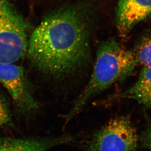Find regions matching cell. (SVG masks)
Wrapping results in <instances>:
<instances>
[{"instance_id":"2","label":"cell","mask_w":151,"mask_h":151,"mask_svg":"<svg viewBox=\"0 0 151 151\" xmlns=\"http://www.w3.org/2000/svg\"><path fill=\"white\" fill-rule=\"evenodd\" d=\"M138 64L134 52L111 39L102 43L90 81L65 117L67 123L94 96L132 74Z\"/></svg>"},{"instance_id":"1","label":"cell","mask_w":151,"mask_h":151,"mask_svg":"<svg viewBox=\"0 0 151 151\" xmlns=\"http://www.w3.org/2000/svg\"><path fill=\"white\" fill-rule=\"evenodd\" d=\"M87 8L71 5L47 16L32 33L27 54L44 73L61 77L84 67L90 60L91 21Z\"/></svg>"},{"instance_id":"6","label":"cell","mask_w":151,"mask_h":151,"mask_svg":"<svg viewBox=\"0 0 151 151\" xmlns=\"http://www.w3.org/2000/svg\"><path fill=\"white\" fill-rule=\"evenodd\" d=\"M151 16V0H118L116 24L125 37L138 23Z\"/></svg>"},{"instance_id":"10","label":"cell","mask_w":151,"mask_h":151,"mask_svg":"<svg viewBox=\"0 0 151 151\" xmlns=\"http://www.w3.org/2000/svg\"><path fill=\"white\" fill-rule=\"evenodd\" d=\"M12 125V113L9 103L0 95V127H10Z\"/></svg>"},{"instance_id":"9","label":"cell","mask_w":151,"mask_h":151,"mask_svg":"<svg viewBox=\"0 0 151 151\" xmlns=\"http://www.w3.org/2000/svg\"><path fill=\"white\" fill-rule=\"evenodd\" d=\"M134 52L139 64L143 67H151V33L142 37Z\"/></svg>"},{"instance_id":"4","label":"cell","mask_w":151,"mask_h":151,"mask_svg":"<svg viewBox=\"0 0 151 151\" xmlns=\"http://www.w3.org/2000/svg\"><path fill=\"white\" fill-rule=\"evenodd\" d=\"M138 137L129 116L110 120L96 131L86 146L88 151H136Z\"/></svg>"},{"instance_id":"8","label":"cell","mask_w":151,"mask_h":151,"mask_svg":"<svg viewBox=\"0 0 151 151\" xmlns=\"http://www.w3.org/2000/svg\"><path fill=\"white\" fill-rule=\"evenodd\" d=\"M120 97L131 99L147 108H151V67H143L135 83L122 93Z\"/></svg>"},{"instance_id":"3","label":"cell","mask_w":151,"mask_h":151,"mask_svg":"<svg viewBox=\"0 0 151 151\" xmlns=\"http://www.w3.org/2000/svg\"><path fill=\"white\" fill-rule=\"evenodd\" d=\"M27 27L8 0H0V63H15L27 51Z\"/></svg>"},{"instance_id":"5","label":"cell","mask_w":151,"mask_h":151,"mask_svg":"<svg viewBox=\"0 0 151 151\" xmlns=\"http://www.w3.org/2000/svg\"><path fill=\"white\" fill-rule=\"evenodd\" d=\"M0 83L8 91L19 113L29 116L37 112L39 106L23 67L14 63H0Z\"/></svg>"},{"instance_id":"7","label":"cell","mask_w":151,"mask_h":151,"mask_svg":"<svg viewBox=\"0 0 151 151\" xmlns=\"http://www.w3.org/2000/svg\"><path fill=\"white\" fill-rule=\"evenodd\" d=\"M73 141L70 136L52 138L0 137V151H47Z\"/></svg>"}]
</instances>
